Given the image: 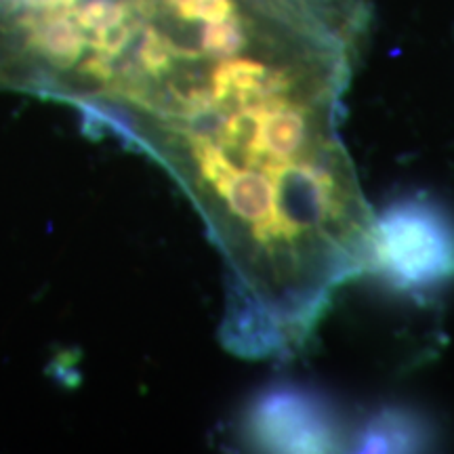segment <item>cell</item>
I'll list each match as a JSON object with an SVG mask.
<instances>
[{
	"instance_id": "6da1fadb",
	"label": "cell",
	"mask_w": 454,
	"mask_h": 454,
	"mask_svg": "<svg viewBox=\"0 0 454 454\" xmlns=\"http://www.w3.org/2000/svg\"><path fill=\"white\" fill-rule=\"evenodd\" d=\"M366 0H141L104 93L168 170H251L343 135Z\"/></svg>"
},
{
	"instance_id": "7a4b0ae2",
	"label": "cell",
	"mask_w": 454,
	"mask_h": 454,
	"mask_svg": "<svg viewBox=\"0 0 454 454\" xmlns=\"http://www.w3.org/2000/svg\"><path fill=\"white\" fill-rule=\"evenodd\" d=\"M366 270L395 293H438L454 280V215L423 194L391 200L372 217Z\"/></svg>"
},
{
	"instance_id": "3957f363",
	"label": "cell",
	"mask_w": 454,
	"mask_h": 454,
	"mask_svg": "<svg viewBox=\"0 0 454 454\" xmlns=\"http://www.w3.org/2000/svg\"><path fill=\"white\" fill-rule=\"evenodd\" d=\"M254 444L276 452H334L343 446V429L331 402L301 385L271 387L248 412Z\"/></svg>"
},
{
	"instance_id": "277c9868",
	"label": "cell",
	"mask_w": 454,
	"mask_h": 454,
	"mask_svg": "<svg viewBox=\"0 0 454 454\" xmlns=\"http://www.w3.org/2000/svg\"><path fill=\"white\" fill-rule=\"evenodd\" d=\"M431 440L421 414L402 406H389L371 414L357 429L354 446L357 452H414Z\"/></svg>"
}]
</instances>
